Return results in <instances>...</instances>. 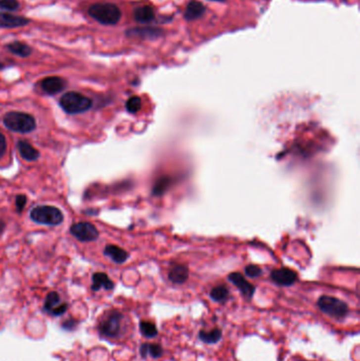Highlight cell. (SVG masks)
Here are the masks:
<instances>
[{"instance_id": "obj_1", "label": "cell", "mask_w": 360, "mask_h": 361, "mask_svg": "<svg viewBox=\"0 0 360 361\" xmlns=\"http://www.w3.org/2000/svg\"><path fill=\"white\" fill-rule=\"evenodd\" d=\"M90 16L105 26H114L122 18V11L114 3H94L89 9Z\"/></svg>"}, {"instance_id": "obj_2", "label": "cell", "mask_w": 360, "mask_h": 361, "mask_svg": "<svg viewBox=\"0 0 360 361\" xmlns=\"http://www.w3.org/2000/svg\"><path fill=\"white\" fill-rule=\"evenodd\" d=\"M3 124L7 129L18 133H30L36 128V122L32 115L18 111L7 112L3 116Z\"/></svg>"}, {"instance_id": "obj_3", "label": "cell", "mask_w": 360, "mask_h": 361, "mask_svg": "<svg viewBox=\"0 0 360 361\" xmlns=\"http://www.w3.org/2000/svg\"><path fill=\"white\" fill-rule=\"evenodd\" d=\"M59 105L65 112L69 114H77L88 111L92 107V99L78 92H67L61 96Z\"/></svg>"}, {"instance_id": "obj_4", "label": "cell", "mask_w": 360, "mask_h": 361, "mask_svg": "<svg viewBox=\"0 0 360 361\" xmlns=\"http://www.w3.org/2000/svg\"><path fill=\"white\" fill-rule=\"evenodd\" d=\"M31 219L38 224L57 226L64 221V215L57 207L44 205L37 206L31 210Z\"/></svg>"}, {"instance_id": "obj_5", "label": "cell", "mask_w": 360, "mask_h": 361, "mask_svg": "<svg viewBox=\"0 0 360 361\" xmlns=\"http://www.w3.org/2000/svg\"><path fill=\"white\" fill-rule=\"evenodd\" d=\"M124 315L122 313L113 311L109 312L99 322V333L107 338H117L123 331Z\"/></svg>"}, {"instance_id": "obj_6", "label": "cell", "mask_w": 360, "mask_h": 361, "mask_svg": "<svg viewBox=\"0 0 360 361\" xmlns=\"http://www.w3.org/2000/svg\"><path fill=\"white\" fill-rule=\"evenodd\" d=\"M320 311L334 318H344L349 314V307L346 302L332 296H321L317 302Z\"/></svg>"}, {"instance_id": "obj_7", "label": "cell", "mask_w": 360, "mask_h": 361, "mask_svg": "<svg viewBox=\"0 0 360 361\" xmlns=\"http://www.w3.org/2000/svg\"><path fill=\"white\" fill-rule=\"evenodd\" d=\"M71 234L81 242H92L98 239L99 233L96 227L89 222H80L71 226Z\"/></svg>"}, {"instance_id": "obj_8", "label": "cell", "mask_w": 360, "mask_h": 361, "mask_svg": "<svg viewBox=\"0 0 360 361\" xmlns=\"http://www.w3.org/2000/svg\"><path fill=\"white\" fill-rule=\"evenodd\" d=\"M270 277L271 280L280 286H291L295 284L296 281L298 280V274H297V272L287 268L273 270L270 273Z\"/></svg>"}, {"instance_id": "obj_9", "label": "cell", "mask_w": 360, "mask_h": 361, "mask_svg": "<svg viewBox=\"0 0 360 361\" xmlns=\"http://www.w3.org/2000/svg\"><path fill=\"white\" fill-rule=\"evenodd\" d=\"M44 309L53 316H60L67 311L68 304L61 302L60 297L56 292H52L45 297Z\"/></svg>"}, {"instance_id": "obj_10", "label": "cell", "mask_w": 360, "mask_h": 361, "mask_svg": "<svg viewBox=\"0 0 360 361\" xmlns=\"http://www.w3.org/2000/svg\"><path fill=\"white\" fill-rule=\"evenodd\" d=\"M228 280L236 286L240 292L247 298H252L256 292V287L242 276L240 272H231L228 276Z\"/></svg>"}, {"instance_id": "obj_11", "label": "cell", "mask_w": 360, "mask_h": 361, "mask_svg": "<svg viewBox=\"0 0 360 361\" xmlns=\"http://www.w3.org/2000/svg\"><path fill=\"white\" fill-rule=\"evenodd\" d=\"M66 86L67 82L64 78H61L59 76L45 77L41 84L43 91L46 94H49V95H54V94L59 93L66 88Z\"/></svg>"}, {"instance_id": "obj_12", "label": "cell", "mask_w": 360, "mask_h": 361, "mask_svg": "<svg viewBox=\"0 0 360 361\" xmlns=\"http://www.w3.org/2000/svg\"><path fill=\"white\" fill-rule=\"evenodd\" d=\"M30 20L26 17L17 16L11 13H0V28L15 29L27 26Z\"/></svg>"}, {"instance_id": "obj_13", "label": "cell", "mask_w": 360, "mask_h": 361, "mask_svg": "<svg viewBox=\"0 0 360 361\" xmlns=\"http://www.w3.org/2000/svg\"><path fill=\"white\" fill-rule=\"evenodd\" d=\"M169 280L175 284H183L189 278V270L186 265L178 264L172 268L168 273Z\"/></svg>"}, {"instance_id": "obj_14", "label": "cell", "mask_w": 360, "mask_h": 361, "mask_svg": "<svg viewBox=\"0 0 360 361\" xmlns=\"http://www.w3.org/2000/svg\"><path fill=\"white\" fill-rule=\"evenodd\" d=\"M205 12L206 7L204 4L200 1H197V0H191L186 6L184 12V18L186 20H195L202 17L203 15L205 14Z\"/></svg>"}, {"instance_id": "obj_15", "label": "cell", "mask_w": 360, "mask_h": 361, "mask_svg": "<svg viewBox=\"0 0 360 361\" xmlns=\"http://www.w3.org/2000/svg\"><path fill=\"white\" fill-rule=\"evenodd\" d=\"M127 36H138L142 38H158L163 35V30L158 28H133L126 32Z\"/></svg>"}, {"instance_id": "obj_16", "label": "cell", "mask_w": 360, "mask_h": 361, "mask_svg": "<svg viewBox=\"0 0 360 361\" xmlns=\"http://www.w3.org/2000/svg\"><path fill=\"white\" fill-rule=\"evenodd\" d=\"M113 287V282L105 272H95L92 276V290L94 292H98L100 288L111 290Z\"/></svg>"}, {"instance_id": "obj_17", "label": "cell", "mask_w": 360, "mask_h": 361, "mask_svg": "<svg viewBox=\"0 0 360 361\" xmlns=\"http://www.w3.org/2000/svg\"><path fill=\"white\" fill-rule=\"evenodd\" d=\"M104 254L106 256H108L109 258H111L112 260L117 264H122L124 262H126L129 258V254L126 252V250L119 246H116V245H107L105 247Z\"/></svg>"}, {"instance_id": "obj_18", "label": "cell", "mask_w": 360, "mask_h": 361, "mask_svg": "<svg viewBox=\"0 0 360 361\" xmlns=\"http://www.w3.org/2000/svg\"><path fill=\"white\" fill-rule=\"evenodd\" d=\"M20 156L27 162H34L39 158V151L29 142L20 140L17 145Z\"/></svg>"}, {"instance_id": "obj_19", "label": "cell", "mask_w": 360, "mask_h": 361, "mask_svg": "<svg viewBox=\"0 0 360 361\" xmlns=\"http://www.w3.org/2000/svg\"><path fill=\"white\" fill-rule=\"evenodd\" d=\"M133 17L138 23H148L154 19V10L150 5L137 6L133 11Z\"/></svg>"}, {"instance_id": "obj_20", "label": "cell", "mask_w": 360, "mask_h": 361, "mask_svg": "<svg viewBox=\"0 0 360 361\" xmlns=\"http://www.w3.org/2000/svg\"><path fill=\"white\" fill-rule=\"evenodd\" d=\"M222 335L223 333L220 328H214L211 331H204V329H202V331L199 332V338L204 343L215 344L221 340Z\"/></svg>"}, {"instance_id": "obj_21", "label": "cell", "mask_w": 360, "mask_h": 361, "mask_svg": "<svg viewBox=\"0 0 360 361\" xmlns=\"http://www.w3.org/2000/svg\"><path fill=\"white\" fill-rule=\"evenodd\" d=\"M139 353L143 358H146L148 355H150L152 358L156 359L164 355V350L160 344L144 343L139 349Z\"/></svg>"}, {"instance_id": "obj_22", "label": "cell", "mask_w": 360, "mask_h": 361, "mask_svg": "<svg viewBox=\"0 0 360 361\" xmlns=\"http://www.w3.org/2000/svg\"><path fill=\"white\" fill-rule=\"evenodd\" d=\"M6 49L15 55H18L20 57H28L32 54V48L29 45L23 44L21 42H14L6 45Z\"/></svg>"}, {"instance_id": "obj_23", "label": "cell", "mask_w": 360, "mask_h": 361, "mask_svg": "<svg viewBox=\"0 0 360 361\" xmlns=\"http://www.w3.org/2000/svg\"><path fill=\"white\" fill-rule=\"evenodd\" d=\"M172 182H174L172 178H169V177H166V176L160 178L159 180H156L155 184L152 187V194L155 195V197H160V195H163L169 189V187L171 186Z\"/></svg>"}, {"instance_id": "obj_24", "label": "cell", "mask_w": 360, "mask_h": 361, "mask_svg": "<svg viewBox=\"0 0 360 361\" xmlns=\"http://www.w3.org/2000/svg\"><path fill=\"white\" fill-rule=\"evenodd\" d=\"M210 298L216 302H225L229 297V290L225 285H219L210 290Z\"/></svg>"}, {"instance_id": "obj_25", "label": "cell", "mask_w": 360, "mask_h": 361, "mask_svg": "<svg viewBox=\"0 0 360 361\" xmlns=\"http://www.w3.org/2000/svg\"><path fill=\"white\" fill-rule=\"evenodd\" d=\"M139 331L142 333L143 336L147 337V338H153L156 335H158V328H156L155 324L150 321H140L139 322Z\"/></svg>"}, {"instance_id": "obj_26", "label": "cell", "mask_w": 360, "mask_h": 361, "mask_svg": "<svg viewBox=\"0 0 360 361\" xmlns=\"http://www.w3.org/2000/svg\"><path fill=\"white\" fill-rule=\"evenodd\" d=\"M140 108H142V99L138 96H131L126 101V109L129 113L135 114L139 111Z\"/></svg>"}, {"instance_id": "obj_27", "label": "cell", "mask_w": 360, "mask_h": 361, "mask_svg": "<svg viewBox=\"0 0 360 361\" xmlns=\"http://www.w3.org/2000/svg\"><path fill=\"white\" fill-rule=\"evenodd\" d=\"M19 9V2L17 0H0V10L16 11Z\"/></svg>"}, {"instance_id": "obj_28", "label": "cell", "mask_w": 360, "mask_h": 361, "mask_svg": "<svg viewBox=\"0 0 360 361\" xmlns=\"http://www.w3.org/2000/svg\"><path fill=\"white\" fill-rule=\"evenodd\" d=\"M244 271L246 276L249 278H257L262 273V270L257 265H247Z\"/></svg>"}, {"instance_id": "obj_29", "label": "cell", "mask_w": 360, "mask_h": 361, "mask_svg": "<svg viewBox=\"0 0 360 361\" xmlns=\"http://www.w3.org/2000/svg\"><path fill=\"white\" fill-rule=\"evenodd\" d=\"M27 200L28 199L25 194H18L16 197V202H15V204H16V210L18 211V213H21L23 208H25L26 204H27Z\"/></svg>"}, {"instance_id": "obj_30", "label": "cell", "mask_w": 360, "mask_h": 361, "mask_svg": "<svg viewBox=\"0 0 360 361\" xmlns=\"http://www.w3.org/2000/svg\"><path fill=\"white\" fill-rule=\"evenodd\" d=\"M6 139L2 133H0V159L2 158L6 151Z\"/></svg>"}, {"instance_id": "obj_31", "label": "cell", "mask_w": 360, "mask_h": 361, "mask_svg": "<svg viewBox=\"0 0 360 361\" xmlns=\"http://www.w3.org/2000/svg\"><path fill=\"white\" fill-rule=\"evenodd\" d=\"M4 227H5L4 222H3V221H1V220H0V232H2V231H3Z\"/></svg>"}, {"instance_id": "obj_32", "label": "cell", "mask_w": 360, "mask_h": 361, "mask_svg": "<svg viewBox=\"0 0 360 361\" xmlns=\"http://www.w3.org/2000/svg\"><path fill=\"white\" fill-rule=\"evenodd\" d=\"M213 1H218V2H224L226 0H213Z\"/></svg>"}]
</instances>
